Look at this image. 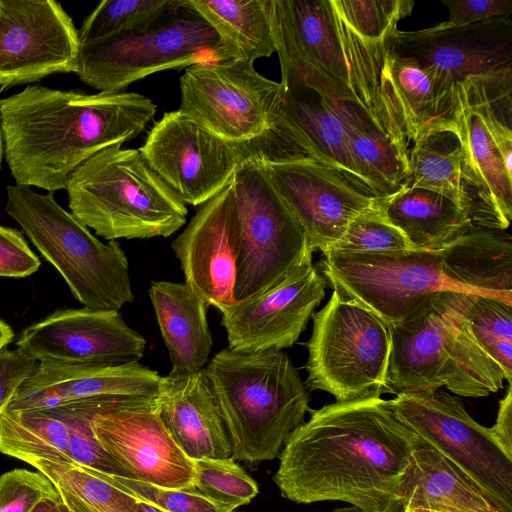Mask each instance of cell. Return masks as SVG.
<instances>
[{
  "label": "cell",
  "mask_w": 512,
  "mask_h": 512,
  "mask_svg": "<svg viewBox=\"0 0 512 512\" xmlns=\"http://www.w3.org/2000/svg\"><path fill=\"white\" fill-rule=\"evenodd\" d=\"M59 497L39 471L17 468L0 475V512H30L42 500Z\"/></svg>",
  "instance_id": "cell-43"
},
{
  "label": "cell",
  "mask_w": 512,
  "mask_h": 512,
  "mask_svg": "<svg viewBox=\"0 0 512 512\" xmlns=\"http://www.w3.org/2000/svg\"><path fill=\"white\" fill-rule=\"evenodd\" d=\"M473 295L438 292L406 320L389 326L391 352L384 393L446 387L457 396L481 398L503 388V369L476 340L465 318Z\"/></svg>",
  "instance_id": "cell-4"
},
{
  "label": "cell",
  "mask_w": 512,
  "mask_h": 512,
  "mask_svg": "<svg viewBox=\"0 0 512 512\" xmlns=\"http://www.w3.org/2000/svg\"><path fill=\"white\" fill-rule=\"evenodd\" d=\"M78 30L53 0H0V86L74 72Z\"/></svg>",
  "instance_id": "cell-16"
},
{
  "label": "cell",
  "mask_w": 512,
  "mask_h": 512,
  "mask_svg": "<svg viewBox=\"0 0 512 512\" xmlns=\"http://www.w3.org/2000/svg\"><path fill=\"white\" fill-rule=\"evenodd\" d=\"M2 153H3V142H2L1 127H0V166H1V160H2Z\"/></svg>",
  "instance_id": "cell-52"
},
{
  "label": "cell",
  "mask_w": 512,
  "mask_h": 512,
  "mask_svg": "<svg viewBox=\"0 0 512 512\" xmlns=\"http://www.w3.org/2000/svg\"><path fill=\"white\" fill-rule=\"evenodd\" d=\"M273 187L300 223L313 253L324 252L377 197L334 167L304 158L259 153Z\"/></svg>",
  "instance_id": "cell-15"
},
{
  "label": "cell",
  "mask_w": 512,
  "mask_h": 512,
  "mask_svg": "<svg viewBox=\"0 0 512 512\" xmlns=\"http://www.w3.org/2000/svg\"><path fill=\"white\" fill-rule=\"evenodd\" d=\"M25 357L40 362L119 365L140 361L145 338L117 310L61 309L27 327L16 342Z\"/></svg>",
  "instance_id": "cell-18"
},
{
  "label": "cell",
  "mask_w": 512,
  "mask_h": 512,
  "mask_svg": "<svg viewBox=\"0 0 512 512\" xmlns=\"http://www.w3.org/2000/svg\"><path fill=\"white\" fill-rule=\"evenodd\" d=\"M217 34L219 57L254 63L276 52L269 0H180Z\"/></svg>",
  "instance_id": "cell-31"
},
{
  "label": "cell",
  "mask_w": 512,
  "mask_h": 512,
  "mask_svg": "<svg viewBox=\"0 0 512 512\" xmlns=\"http://www.w3.org/2000/svg\"><path fill=\"white\" fill-rule=\"evenodd\" d=\"M349 153L360 180L377 197L395 194L406 186L408 150L401 147L358 103L339 107Z\"/></svg>",
  "instance_id": "cell-29"
},
{
  "label": "cell",
  "mask_w": 512,
  "mask_h": 512,
  "mask_svg": "<svg viewBox=\"0 0 512 512\" xmlns=\"http://www.w3.org/2000/svg\"><path fill=\"white\" fill-rule=\"evenodd\" d=\"M439 254L447 279L512 306V238L505 230L473 227Z\"/></svg>",
  "instance_id": "cell-27"
},
{
  "label": "cell",
  "mask_w": 512,
  "mask_h": 512,
  "mask_svg": "<svg viewBox=\"0 0 512 512\" xmlns=\"http://www.w3.org/2000/svg\"><path fill=\"white\" fill-rule=\"evenodd\" d=\"M448 7L446 26H464L496 17H509L512 13L510 0H443Z\"/></svg>",
  "instance_id": "cell-45"
},
{
  "label": "cell",
  "mask_w": 512,
  "mask_h": 512,
  "mask_svg": "<svg viewBox=\"0 0 512 512\" xmlns=\"http://www.w3.org/2000/svg\"><path fill=\"white\" fill-rule=\"evenodd\" d=\"M194 464L195 488L208 498L237 509L258 494V484L231 456L197 459Z\"/></svg>",
  "instance_id": "cell-40"
},
{
  "label": "cell",
  "mask_w": 512,
  "mask_h": 512,
  "mask_svg": "<svg viewBox=\"0 0 512 512\" xmlns=\"http://www.w3.org/2000/svg\"><path fill=\"white\" fill-rule=\"evenodd\" d=\"M269 13L280 83H300L327 99L362 106L332 0H269Z\"/></svg>",
  "instance_id": "cell-13"
},
{
  "label": "cell",
  "mask_w": 512,
  "mask_h": 512,
  "mask_svg": "<svg viewBox=\"0 0 512 512\" xmlns=\"http://www.w3.org/2000/svg\"><path fill=\"white\" fill-rule=\"evenodd\" d=\"M260 152L243 160L231 182L240 240L236 302L266 291L311 252L300 223L268 178Z\"/></svg>",
  "instance_id": "cell-9"
},
{
  "label": "cell",
  "mask_w": 512,
  "mask_h": 512,
  "mask_svg": "<svg viewBox=\"0 0 512 512\" xmlns=\"http://www.w3.org/2000/svg\"><path fill=\"white\" fill-rule=\"evenodd\" d=\"M333 512H364V511H362L360 508H358L356 506L351 505L349 507L337 508Z\"/></svg>",
  "instance_id": "cell-51"
},
{
  "label": "cell",
  "mask_w": 512,
  "mask_h": 512,
  "mask_svg": "<svg viewBox=\"0 0 512 512\" xmlns=\"http://www.w3.org/2000/svg\"><path fill=\"white\" fill-rule=\"evenodd\" d=\"M38 362L17 349L0 351V413L7 407L18 387L37 369Z\"/></svg>",
  "instance_id": "cell-46"
},
{
  "label": "cell",
  "mask_w": 512,
  "mask_h": 512,
  "mask_svg": "<svg viewBox=\"0 0 512 512\" xmlns=\"http://www.w3.org/2000/svg\"><path fill=\"white\" fill-rule=\"evenodd\" d=\"M390 404L406 427L465 472L500 512H512V454L459 397L439 389L402 393Z\"/></svg>",
  "instance_id": "cell-10"
},
{
  "label": "cell",
  "mask_w": 512,
  "mask_h": 512,
  "mask_svg": "<svg viewBox=\"0 0 512 512\" xmlns=\"http://www.w3.org/2000/svg\"><path fill=\"white\" fill-rule=\"evenodd\" d=\"M311 317L306 388L328 392L337 402L380 397L391 352L389 325L336 290Z\"/></svg>",
  "instance_id": "cell-7"
},
{
  "label": "cell",
  "mask_w": 512,
  "mask_h": 512,
  "mask_svg": "<svg viewBox=\"0 0 512 512\" xmlns=\"http://www.w3.org/2000/svg\"><path fill=\"white\" fill-rule=\"evenodd\" d=\"M158 414L182 451L192 460L232 455L228 432L205 370L161 377Z\"/></svg>",
  "instance_id": "cell-24"
},
{
  "label": "cell",
  "mask_w": 512,
  "mask_h": 512,
  "mask_svg": "<svg viewBox=\"0 0 512 512\" xmlns=\"http://www.w3.org/2000/svg\"><path fill=\"white\" fill-rule=\"evenodd\" d=\"M408 166L405 187L439 193L451 199L467 214L463 156L454 131H433L412 143L408 150Z\"/></svg>",
  "instance_id": "cell-32"
},
{
  "label": "cell",
  "mask_w": 512,
  "mask_h": 512,
  "mask_svg": "<svg viewBox=\"0 0 512 512\" xmlns=\"http://www.w3.org/2000/svg\"><path fill=\"white\" fill-rule=\"evenodd\" d=\"M156 398L100 413L92 423L102 448L128 478L172 489L195 488V464L163 424Z\"/></svg>",
  "instance_id": "cell-19"
},
{
  "label": "cell",
  "mask_w": 512,
  "mask_h": 512,
  "mask_svg": "<svg viewBox=\"0 0 512 512\" xmlns=\"http://www.w3.org/2000/svg\"><path fill=\"white\" fill-rule=\"evenodd\" d=\"M204 370L228 432L231 457L250 469L278 457L310 410L307 388L288 355L227 347Z\"/></svg>",
  "instance_id": "cell-3"
},
{
  "label": "cell",
  "mask_w": 512,
  "mask_h": 512,
  "mask_svg": "<svg viewBox=\"0 0 512 512\" xmlns=\"http://www.w3.org/2000/svg\"><path fill=\"white\" fill-rule=\"evenodd\" d=\"M378 203L388 220L416 249L440 251L473 228L463 209L430 190L405 187L379 198Z\"/></svg>",
  "instance_id": "cell-30"
},
{
  "label": "cell",
  "mask_w": 512,
  "mask_h": 512,
  "mask_svg": "<svg viewBox=\"0 0 512 512\" xmlns=\"http://www.w3.org/2000/svg\"><path fill=\"white\" fill-rule=\"evenodd\" d=\"M157 106L135 92L85 94L32 85L0 100L6 162L16 185L66 189L72 172L136 138Z\"/></svg>",
  "instance_id": "cell-2"
},
{
  "label": "cell",
  "mask_w": 512,
  "mask_h": 512,
  "mask_svg": "<svg viewBox=\"0 0 512 512\" xmlns=\"http://www.w3.org/2000/svg\"><path fill=\"white\" fill-rule=\"evenodd\" d=\"M177 7L179 0H104L78 30L80 43L145 27Z\"/></svg>",
  "instance_id": "cell-37"
},
{
  "label": "cell",
  "mask_w": 512,
  "mask_h": 512,
  "mask_svg": "<svg viewBox=\"0 0 512 512\" xmlns=\"http://www.w3.org/2000/svg\"><path fill=\"white\" fill-rule=\"evenodd\" d=\"M403 512H500L458 466L418 437L403 491Z\"/></svg>",
  "instance_id": "cell-26"
},
{
  "label": "cell",
  "mask_w": 512,
  "mask_h": 512,
  "mask_svg": "<svg viewBox=\"0 0 512 512\" xmlns=\"http://www.w3.org/2000/svg\"><path fill=\"white\" fill-rule=\"evenodd\" d=\"M386 42L397 56L434 69L456 86L472 75L512 69L509 17L464 26L440 23L416 31L397 30Z\"/></svg>",
  "instance_id": "cell-21"
},
{
  "label": "cell",
  "mask_w": 512,
  "mask_h": 512,
  "mask_svg": "<svg viewBox=\"0 0 512 512\" xmlns=\"http://www.w3.org/2000/svg\"><path fill=\"white\" fill-rule=\"evenodd\" d=\"M500 444L512 454V390L509 383L505 396L499 401L495 424L490 428Z\"/></svg>",
  "instance_id": "cell-47"
},
{
  "label": "cell",
  "mask_w": 512,
  "mask_h": 512,
  "mask_svg": "<svg viewBox=\"0 0 512 512\" xmlns=\"http://www.w3.org/2000/svg\"><path fill=\"white\" fill-rule=\"evenodd\" d=\"M288 438L273 481L296 503L344 501L364 512H403L418 436L380 397L326 404Z\"/></svg>",
  "instance_id": "cell-1"
},
{
  "label": "cell",
  "mask_w": 512,
  "mask_h": 512,
  "mask_svg": "<svg viewBox=\"0 0 512 512\" xmlns=\"http://www.w3.org/2000/svg\"><path fill=\"white\" fill-rule=\"evenodd\" d=\"M160 381L158 372L140 361L119 365L40 362L6 408L47 409L97 396L157 397Z\"/></svg>",
  "instance_id": "cell-23"
},
{
  "label": "cell",
  "mask_w": 512,
  "mask_h": 512,
  "mask_svg": "<svg viewBox=\"0 0 512 512\" xmlns=\"http://www.w3.org/2000/svg\"><path fill=\"white\" fill-rule=\"evenodd\" d=\"M28 464L52 482L69 512H138L140 502L106 473L73 461L39 458Z\"/></svg>",
  "instance_id": "cell-33"
},
{
  "label": "cell",
  "mask_w": 512,
  "mask_h": 512,
  "mask_svg": "<svg viewBox=\"0 0 512 512\" xmlns=\"http://www.w3.org/2000/svg\"><path fill=\"white\" fill-rule=\"evenodd\" d=\"M280 85L271 135L282 156L328 164L369 189L356 173L349 153L345 125L339 113L344 102L329 100L300 83Z\"/></svg>",
  "instance_id": "cell-22"
},
{
  "label": "cell",
  "mask_w": 512,
  "mask_h": 512,
  "mask_svg": "<svg viewBox=\"0 0 512 512\" xmlns=\"http://www.w3.org/2000/svg\"><path fill=\"white\" fill-rule=\"evenodd\" d=\"M138 512H161V511L155 509L154 507H152L148 504L140 502L139 507H138Z\"/></svg>",
  "instance_id": "cell-50"
},
{
  "label": "cell",
  "mask_w": 512,
  "mask_h": 512,
  "mask_svg": "<svg viewBox=\"0 0 512 512\" xmlns=\"http://www.w3.org/2000/svg\"><path fill=\"white\" fill-rule=\"evenodd\" d=\"M215 31L181 5L145 27L81 44L75 73L103 93L122 92L151 74L218 58Z\"/></svg>",
  "instance_id": "cell-8"
},
{
  "label": "cell",
  "mask_w": 512,
  "mask_h": 512,
  "mask_svg": "<svg viewBox=\"0 0 512 512\" xmlns=\"http://www.w3.org/2000/svg\"><path fill=\"white\" fill-rule=\"evenodd\" d=\"M149 297L173 373L205 368L212 345L207 306L185 283L153 281Z\"/></svg>",
  "instance_id": "cell-28"
},
{
  "label": "cell",
  "mask_w": 512,
  "mask_h": 512,
  "mask_svg": "<svg viewBox=\"0 0 512 512\" xmlns=\"http://www.w3.org/2000/svg\"><path fill=\"white\" fill-rule=\"evenodd\" d=\"M457 96L480 116L512 172V69L469 76Z\"/></svg>",
  "instance_id": "cell-35"
},
{
  "label": "cell",
  "mask_w": 512,
  "mask_h": 512,
  "mask_svg": "<svg viewBox=\"0 0 512 512\" xmlns=\"http://www.w3.org/2000/svg\"><path fill=\"white\" fill-rule=\"evenodd\" d=\"M171 248L185 284L207 307L223 313L236 303L240 240L231 183L202 204Z\"/></svg>",
  "instance_id": "cell-20"
},
{
  "label": "cell",
  "mask_w": 512,
  "mask_h": 512,
  "mask_svg": "<svg viewBox=\"0 0 512 512\" xmlns=\"http://www.w3.org/2000/svg\"><path fill=\"white\" fill-rule=\"evenodd\" d=\"M66 190L71 214L109 241L168 237L186 223V204L138 149H103L72 172Z\"/></svg>",
  "instance_id": "cell-5"
},
{
  "label": "cell",
  "mask_w": 512,
  "mask_h": 512,
  "mask_svg": "<svg viewBox=\"0 0 512 512\" xmlns=\"http://www.w3.org/2000/svg\"><path fill=\"white\" fill-rule=\"evenodd\" d=\"M30 512H69L61 498H48L39 502Z\"/></svg>",
  "instance_id": "cell-48"
},
{
  "label": "cell",
  "mask_w": 512,
  "mask_h": 512,
  "mask_svg": "<svg viewBox=\"0 0 512 512\" xmlns=\"http://www.w3.org/2000/svg\"><path fill=\"white\" fill-rule=\"evenodd\" d=\"M322 254L327 284L389 326L406 320L438 292H466L443 274L439 251Z\"/></svg>",
  "instance_id": "cell-11"
},
{
  "label": "cell",
  "mask_w": 512,
  "mask_h": 512,
  "mask_svg": "<svg viewBox=\"0 0 512 512\" xmlns=\"http://www.w3.org/2000/svg\"><path fill=\"white\" fill-rule=\"evenodd\" d=\"M280 82L261 75L254 63L212 58L180 77L179 110L221 139L249 145L271 135Z\"/></svg>",
  "instance_id": "cell-12"
},
{
  "label": "cell",
  "mask_w": 512,
  "mask_h": 512,
  "mask_svg": "<svg viewBox=\"0 0 512 512\" xmlns=\"http://www.w3.org/2000/svg\"><path fill=\"white\" fill-rule=\"evenodd\" d=\"M383 72L400 109L409 145L433 131L457 133V86L432 68L397 56L385 40Z\"/></svg>",
  "instance_id": "cell-25"
},
{
  "label": "cell",
  "mask_w": 512,
  "mask_h": 512,
  "mask_svg": "<svg viewBox=\"0 0 512 512\" xmlns=\"http://www.w3.org/2000/svg\"><path fill=\"white\" fill-rule=\"evenodd\" d=\"M5 211L91 310H117L134 300L129 263L117 240L102 243L62 208L53 193L8 185Z\"/></svg>",
  "instance_id": "cell-6"
},
{
  "label": "cell",
  "mask_w": 512,
  "mask_h": 512,
  "mask_svg": "<svg viewBox=\"0 0 512 512\" xmlns=\"http://www.w3.org/2000/svg\"><path fill=\"white\" fill-rule=\"evenodd\" d=\"M69 432L55 408L9 410L0 413V453L27 464L32 459L71 462Z\"/></svg>",
  "instance_id": "cell-34"
},
{
  "label": "cell",
  "mask_w": 512,
  "mask_h": 512,
  "mask_svg": "<svg viewBox=\"0 0 512 512\" xmlns=\"http://www.w3.org/2000/svg\"><path fill=\"white\" fill-rule=\"evenodd\" d=\"M326 286L308 252L278 283L222 313L228 348L261 352L291 347L324 299Z\"/></svg>",
  "instance_id": "cell-17"
},
{
  "label": "cell",
  "mask_w": 512,
  "mask_h": 512,
  "mask_svg": "<svg viewBox=\"0 0 512 512\" xmlns=\"http://www.w3.org/2000/svg\"><path fill=\"white\" fill-rule=\"evenodd\" d=\"M512 306L498 299L474 294L465 318L482 348L512 380Z\"/></svg>",
  "instance_id": "cell-38"
},
{
  "label": "cell",
  "mask_w": 512,
  "mask_h": 512,
  "mask_svg": "<svg viewBox=\"0 0 512 512\" xmlns=\"http://www.w3.org/2000/svg\"><path fill=\"white\" fill-rule=\"evenodd\" d=\"M13 339L12 328L0 318V351L5 349Z\"/></svg>",
  "instance_id": "cell-49"
},
{
  "label": "cell",
  "mask_w": 512,
  "mask_h": 512,
  "mask_svg": "<svg viewBox=\"0 0 512 512\" xmlns=\"http://www.w3.org/2000/svg\"><path fill=\"white\" fill-rule=\"evenodd\" d=\"M41 265L18 230L0 225V277L23 278Z\"/></svg>",
  "instance_id": "cell-44"
},
{
  "label": "cell",
  "mask_w": 512,
  "mask_h": 512,
  "mask_svg": "<svg viewBox=\"0 0 512 512\" xmlns=\"http://www.w3.org/2000/svg\"><path fill=\"white\" fill-rule=\"evenodd\" d=\"M121 490L161 512H234L236 509L208 498L196 489H172L125 476L107 474Z\"/></svg>",
  "instance_id": "cell-42"
},
{
  "label": "cell",
  "mask_w": 512,
  "mask_h": 512,
  "mask_svg": "<svg viewBox=\"0 0 512 512\" xmlns=\"http://www.w3.org/2000/svg\"><path fill=\"white\" fill-rule=\"evenodd\" d=\"M343 21L360 37L382 42L394 34L398 22L409 16L412 0H332Z\"/></svg>",
  "instance_id": "cell-41"
},
{
  "label": "cell",
  "mask_w": 512,
  "mask_h": 512,
  "mask_svg": "<svg viewBox=\"0 0 512 512\" xmlns=\"http://www.w3.org/2000/svg\"><path fill=\"white\" fill-rule=\"evenodd\" d=\"M152 398L156 397L97 396L52 407L67 424L70 460L106 474L128 477L119 463L99 444L94 435L92 423L100 413Z\"/></svg>",
  "instance_id": "cell-36"
},
{
  "label": "cell",
  "mask_w": 512,
  "mask_h": 512,
  "mask_svg": "<svg viewBox=\"0 0 512 512\" xmlns=\"http://www.w3.org/2000/svg\"><path fill=\"white\" fill-rule=\"evenodd\" d=\"M378 199L356 216L340 240L327 250L378 254L415 250L403 232L385 216Z\"/></svg>",
  "instance_id": "cell-39"
},
{
  "label": "cell",
  "mask_w": 512,
  "mask_h": 512,
  "mask_svg": "<svg viewBox=\"0 0 512 512\" xmlns=\"http://www.w3.org/2000/svg\"><path fill=\"white\" fill-rule=\"evenodd\" d=\"M138 151L183 203L197 206L224 190L243 160L260 150L229 143L178 109L153 125Z\"/></svg>",
  "instance_id": "cell-14"
}]
</instances>
